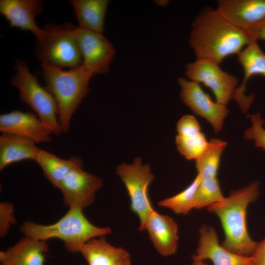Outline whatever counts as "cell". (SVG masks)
I'll return each instance as SVG.
<instances>
[{"label":"cell","mask_w":265,"mask_h":265,"mask_svg":"<svg viewBox=\"0 0 265 265\" xmlns=\"http://www.w3.org/2000/svg\"><path fill=\"white\" fill-rule=\"evenodd\" d=\"M248 32L256 40L265 41V18L252 26Z\"/></svg>","instance_id":"obj_31"},{"label":"cell","mask_w":265,"mask_h":265,"mask_svg":"<svg viewBox=\"0 0 265 265\" xmlns=\"http://www.w3.org/2000/svg\"><path fill=\"white\" fill-rule=\"evenodd\" d=\"M70 2L79 26L102 32L108 0H71Z\"/></svg>","instance_id":"obj_22"},{"label":"cell","mask_w":265,"mask_h":265,"mask_svg":"<svg viewBox=\"0 0 265 265\" xmlns=\"http://www.w3.org/2000/svg\"><path fill=\"white\" fill-rule=\"evenodd\" d=\"M15 68L16 72L11 81L19 90L21 101L34 111L53 134H60L63 132L58 121L57 106L53 95L40 84L36 76L24 61L16 60Z\"/></svg>","instance_id":"obj_6"},{"label":"cell","mask_w":265,"mask_h":265,"mask_svg":"<svg viewBox=\"0 0 265 265\" xmlns=\"http://www.w3.org/2000/svg\"><path fill=\"white\" fill-rule=\"evenodd\" d=\"M103 185L102 179L84 171L82 166L73 169L64 178L59 189L69 208L83 210L93 203L96 192Z\"/></svg>","instance_id":"obj_11"},{"label":"cell","mask_w":265,"mask_h":265,"mask_svg":"<svg viewBox=\"0 0 265 265\" xmlns=\"http://www.w3.org/2000/svg\"><path fill=\"white\" fill-rule=\"evenodd\" d=\"M13 205L8 202L0 203V236H6L12 225L15 223Z\"/></svg>","instance_id":"obj_29"},{"label":"cell","mask_w":265,"mask_h":265,"mask_svg":"<svg viewBox=\"0 0 265 265\" xmlns=\"http://www.w3.org/2000/svg\"><path fill=\"white\" fill-rule=\"evenodd\" d=\"M185 75L188 80L210 88L220 104L227 106L232 99H237L238 79L221 69L217 63L196 59L186 65Z\"/></svg>","instance_id":"obj_8"},{"label":"cell","mask_w":265,"mask_h":265,"mask_svg":"<svg viewBox=\"0 0 265 265\" xmlns=\"http://www.w3.org/2000/svg\"><path fill=\"white\" fill-rule=\"evenodd\" d=\"M80 253L88 265H131L129 253L111 245L104 237L85 243Z\"/></svg>","instance_id":"obj_19"},{"label":"cell","mask_w":265,"mask_h":265,"mask_svg":"<svg viewBox=\"0 0 265 265\" xmlns=\"http://www.w3.org/2000/svg\"><path fill=\"white\" fill-rule=\"evenodd\" d=\"M155 2L159 6L164 7L166 6L169 0H155Z\"/></svg>","instance_id":"obj_32"},{"label":"cell","mask_w":265,"mask_h":265,"mask_svg":"<svg viewBox=\"0 0 265 265\" xmlns=\"http://www.w3.org/2000/svg\"><path fill=\"white\" fill-rule=\"evenodd\" d=\"M116 174L120 177L130 199L131 210L139 220L138 230L145 229L148 218L155 210L148 194L149 186L155 178L148 164H143L140 158L134 159L132 164L122 163L117 166Z\"/></svg>","instance_id":"obj_7"},{"label":"cell","mask_w":265,"mask_h":265,"mask_svg":"<svg viewBox=\"0 0 265 265\" xmlns=\"http://www.w3.org/2000/svg\"><path fill=\"white\" fill-rule=\"evenodd\" d=\"M250 120L251 126L245 130L244 138L253 140L257 147L265 150V120L262 118L260 113L251 115Z\"/></svg>","instance_id":"obj_27"},{"label":"cell","mask_w":265,"mask_h":265,"mask_svg":"<svg viewBox=\"0 0 265 265\" xmlns=\"http://www.w3.org/2000/svg\"><path fill=\"white\" fill-rule=\"evenodd\" d=\"M175 142L179 152L187 160H196L206 149L209 141L204 133L189 136L177 135Z\"/></svg>","instance_id":"obj_26"},{"label":"cell","mask_w":265,"mask_h":265,"mask_svg":"<svg viewBox=\"0 0 265 265\" xmlns=\"http://www.w3.org/2000/svg\"><path fill=\"white\" fill-rule=\"evenodd\" d=\"M43 10V2L39 0H0V13L10 27L29 31L35 37L41 33L35 18Z\"/></svg>","instance_id":"obj_15"},{"label":"cell","mask_w":265,"mask_h":265,"mask_svg":"<svg viewBox=\"0 0 265 265\" xmlns=\"http://www.w3.org/2000/svg\"><path fill=\"white\" fill-rule=\"evenodd\" d=\"M26 236L36 240L46 241L52 238L62 240L69 252H80L90 240L110 234L108 227H100L92 224L84 215L82 210L69 208L67 212L57 222L43 225L26 221L20 228Z\"/></svg>","instance_id":"obj_4"},{"label":"cell","mask_w":265,"mask_h":265,"mask_svg":"<svg viewBox=\"0 0 265 265\" xmlns=\"http://www.w3.org/2000/svg\"><path fill=\"white\" fill-rule=\"evenodd\" d=\"M198 245L193 260H211L213 265H252V256L238 255L224 247L218 241L215 229L204 224L200 228Z\"/></svg>","instance_id":"obj_13"},{"label":"cell","mask_w":265,"mask_h":265,"mask_svg":"<svg viewBox=\"0 0 265 265\" xmlns=\"http://www.w3.org/2000/svg\"><path fill=\"white\" fill-rule=\"evenodd\" d=\"M41 66L45 87L55 100L59 123L62 132L66 133L72 116L89 94V82L95 75L83 65L69 70L45 63H41Z\"/></svg>","instance_id":"obj_3"},{"label":"cell","mask_w":265,"mask_h":265,"mask_svg":"<svg viewBox=\"0 0 265 265\" xmlns=\"http://www.w3.org/2000/svg\"><path fill=\"white\" fill-rule=\"evenodd\" d=\"M252 256L254 258L252 265H265V238L260 242H257Z\"/></svg>","instance_id":"obj_30"},{"label":"cell","mask_w":265,"mask_h":265,"mask_svg":"<svg viewBox=\"0 0 265 265\" xmlns=\"http://www.w3.org/2000/svg\"><path fill=\"white\" fill-rule=\"evenodd\" d=\"M75 26L47 24L36 37L35 53L41 63L58 68L82 65V58L73 34Z\"/></svg>","instance_id":"obj_5"},{"label":"cell","mask_w":265,"mask_h":265,"mask_svg":"<svg viewBox=\"0 0 265 265\" xmlns=\"http://www.w3.org/2000/svg\"><path fill=\"white\" fill-rule=\"evenodd\" d=\"M227 146L226 141L212 138L206 149L195 161V166L202 178L217 177L220 159Z\"/></svg>","instance_id":"obj_23"},{"label":"cell","mask_w":265,"mask_h":265,"mask_svg":"<svg viewBox=\"0 0 265 265\" xmlns=\"http://www.w3.org/2000/svg\"><path fill=\"white\" fill-rule=\"evenodd\" d=\"M224 197L217 177L202 178L197 193L195 209L208 208Z\"/></svg>","instance_id":"obj_25"},{"label":"cell","mask_w":265,"mask_h":265,"mask_svg":"<svg viewBox=\"0 0 265 265\" xmlns=\"http://www.w3.org/2000/svg\"><path fill=\"white\" fill-rule=\"evenodd\" d=\"M177 80L183 102L194 113L208 121L215 133L220 132L229 112L227 106L213 101L200 83L182 77Z\"/></svg>","instance_id":"obj_10"},{"label":"cell","mask_w":265,"mask_h":265,"mask_svg":"<svg viewBox=\"0 0 265 265\" xmlns=\"http://www.w3.org/2000/svg\"><path fill=\"white\" fill-rule=\"evenodd\" d=\"M254 40L248 32L234 26L211 7L203 10L193 21L189 39L196 59L219 64Z\"/></svg>","instance_id":"obj_1"},{"label":"cell","mask_w":265,"mask_h":265,"mask_svg":"<svg viewBox=\"0 0 265 265\" xmlns=\"http://www.w3.org/2000/svg\"><path fill=\"white\" fill-rule=\"evenodd\" d=\"M35 161L41 167L46 178L58 189L71 170L83 165V161L79 157L73 156L63 159L41 149Z\"/></svg>","instance_id":"obj_21"},{"label":"cell","mask_w":265,"mask_h":265,"mask_svg":"<svg viewBox=\"0 0 265 265\" xmlns=\"http://www.w3.org/2000/svg\"><path fill=\"white\" fill-rule=\"evenodd\" d=\"M238 61L242 66L244 78L238 87V99L241 111L246 113L254 99V95H246V85L252 76L260 75L265 78V53L259 47L257 40L246 46L238 54Z\"/></svg>","instance_id":"obj_17"},{"label":"cell","mask_w":265,"mask_h":265,"mask_svg":"<svg viewBox=\"0 0 265 265\" xmlns=\"http://www.w3.org/2000/svg\"><path fill=\"white\" fill-rule=\"evenodd\" d=\"M260 192V183L254 181L207 208L220 221L225 235L221 245L238 255L252 256L257 246L248 233L246 217L248 206L257 200Z\"/></svg>","instance_id":"obj_2"},{"label":"cell","mask_w":265,"mask_h":265,"mask_svg":"<svg viewBox=\"0 0 265 265\" xmlns=\"http://www.w3.org/2000/svg\"><path fill=\"white\" fill-rule=\"evenodd\" d=\"M48 251L45 241L26 237L13 246L0 252V265H44Z\"/></svg>","instance_id":"obj_18"},{"label":"cell","mask_w":265,"mask_h":265,"mask_svg":"<svg viewBox=\"0 0 265 265\" xmlns=\"http://www.w3.org/2000/svg\"><path fill=\"white\" fill-rule=\"evenodd\" d=\"M33 140L20 135L3 133L0 136V170L13 163L36 160L40 150Z\"/></svg>","instance_id":"obj_20"},{"label":"cell","mask_w":265,"mask_h":265,"mask_svg":"<svg viewBox=\"0 0 265 265\" xmlns=\"http://www.w3.org/2000/svg\"><path fill=\"white\" fill-rule=\"evenodd\" d=\"M193 260V262L192 265H208L206 263L204 262V261L198 260Z\"/></svg>","instance_id":"obj_33"},{"label":"cell","mask_w":265,"mask_h":265,"mask_svg":"<svg viewBox=\"0 0 265 265\" xmlns=\"http://www.w3.org/2000/svg\"><path fill=\"white\" fill-rule=\"evenodd\" d=\"M216 10L233 26L248 32L265 18V0H219Z\"/></svg>","instance_id":"obj_14"},{"label":"cell","mask_w":265,"mask_h":265,"mask_svg":"<svg viewBox=\"0 0 265 265\" xmlns=\"http://www.w3.org/2000/svg\"><path fill=\"white\" fill-rule=\"evenodd\" d=\"M157 251L162 256L174 255L178 248V226L168 215L154 210L146 222L145 229Z\"/></svg>","instance_id":"obj_16"},{"label":"cell","mask_w":265,"mask_h":265,"mask_svg":"<svg viewBox=\"0 0 265 265\" xmlns=\"http://www.w3.org/2000/svg\"><path fill=\"white\" fill-rule=\"evenodd\" d=\"M73 34L82 56V65L95 75L107 73L116 50L103 33L78 26L75 27Z\"/></svg>","instance_id":"obj_9"},{"label":"cell","mask_w":265,"mask_h":265,"mask_svg":"<svg viewBox=\"0 0 265 265\" xmlns=\"http://www.w3.org/2000/svg\"><path fill=\"white\" fill-rule=\"evenodd\" d=\"M201 178L197 174L186 188L175 195L159 201L158 205L169 209L178 214H188L195 209L197 193Z\"/></svg>","instance_id":"obj_24"},{"label":"cell","mask_w":265,"mask_h":265,"mask_svg":"<svg viewBox=\"0 0 265 265\" xmlns=\"http://www.w3.org/2000/svg\"><path fill=\"white\" fill-rule=\"evenodd\" d=\"M178 135L189 136L197 134L201 132V126L196 118L191 115L182 116L177 124Z\"/></svg>","instance_id":"obj_28"},{"label":"cell","mask_w":265,"mask_h":265,"mask_svg":"<svg viewBox=\"0 0 265 265\" xmlns=\"http://www.w3.org/2000/svg\"><path fill=\"white\" fill-rule=\"evenodd\" d=\"M0 131L26 137L36 144L49 142L53 134L35 113L20 110L0 115Z\"/></svg>","instance_id":"obj_12"}]
</instances>
